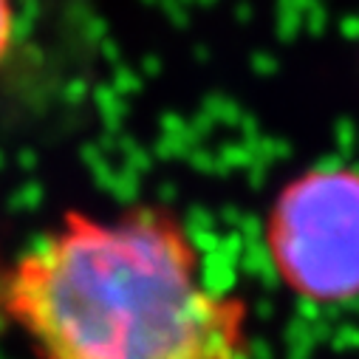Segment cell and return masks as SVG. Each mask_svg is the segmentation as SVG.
Segmentation results:
<instances>
[{
	"label": "cell",
	"instance_id": "cell-2",
	"mask_svg": "<svg viewBox=\"0 0 359 359\" xmlns=\"http://www.w3.org/2000/svg\"><path fill=\"white\" fill-rule=\"evenodd\" d=\"M266 255L300 300L339 306L359 297V170H309L278 193L263 226Z\"/></svg>",
	"mask_w": 359,
	"mask_h": 359
},
{
	"label": "cell",
	"instance_id": "cell-1",
	"mask_svg": "<svg viewBox=\"0 0 359 359\" xmlns=\"http://www.w3.org/2000/svg\"><path fill=\"white\" fill-rule=\"evenodd\" d=\"M0 325L37 359H249V309L207 283L175 212L85 210L0 263Z\"/></svg>",
	"mask_w": 359,
	"mask_h": 359
},
{
	"label": "cell",
	"instance_id": "cell-3",
	"mask_svg": "<svg viewBox=\"0 0 359 359\" xmlns=\"http://www.w3.org/2000/svg\"><path fill=\"white\" fill-rule=\"evenodd\" d=\"M18 40V9L15 0H0V68L6 65Z\"/></svg>",
	"mask_w": 359,
	"mask_h": 359
}]
</instances>
